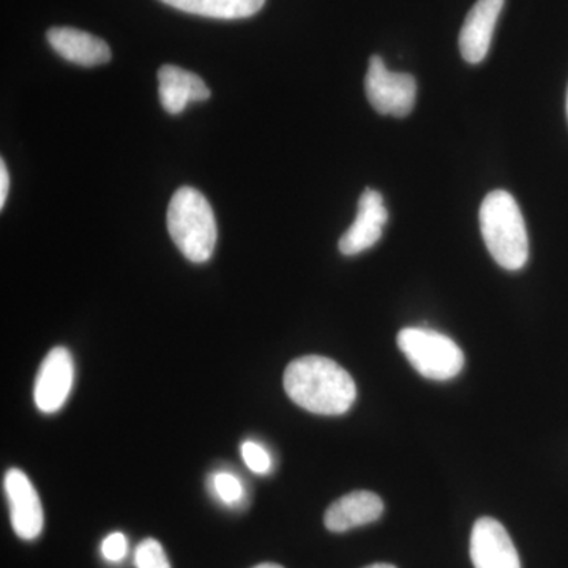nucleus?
Wrapping results in <instances>:
<instances>
[{
  "instance_id": "14",
  "label": "nucleus",
  "mask_w": 568,
  "mask_h": 568,
  "mask_svg": "<svg viewBox=\"0 0 568 568\" xmlns=\"http://www.w3.org/2000/svg\"><path fill=\"white\" fill-rule=\"evenodd\" d=\"M162 2L197 17L242 20L261 11L265 0H162Z\"/></svg>"
},
{
  "instance_id": "4",
  "label": "nucleus",
  "mask_w": 568,
  "mask_h": 568,
  "mask_svg": "<svg viewBox=\"0 0 568 568\" xmlns=\"http://www.w3.org/2000/svg\"><path fill=\"white\" fill-rule=\"evenodd\" d=\"M398 347L426 379H454L465 368L462 347L450 336L432 328H403L398 334Z\"/></svg>"
},
{
  "instance_id": "11",
  "label": "nucleus",
  "mask_w": 568,
  "mask_h": 568,
  "mask_svg": "<svg viewBox=\"0 0 568 568\" xmlns=\"http://www.w3.org/2000/svg\"><path fill=\"white\" fill-rule=\"evenodd\" d=\"M384 514V503L376 493L354 491L339 497L325 511L324 525L331 532H346V530L372 525Z\"/></svg>"
},
{
  "instance_id": "8",
  "label": "nucleus",
  "mask_w": 568,
  "mask_h": 568,
  "mask_svg": "<svg viewBox=\"0 0 568 568\" xmlns=\"http://www.w3.org/2000/svg\"><path fill=\"white\" fill-rule=\"evenodd\" d=\"M469 551L474 568H521L514 541L495 518L477 519L470 534Z\"/></svg>"
},
{
  "instance_id": "3",
  "label": "nucleus",
  "mask_w": 568,
  "mask_h": 568,
  "mask_svg": "<svg viewBox=\"0 0 568 568\" xmlns=\"http://www.w3.org/2000/svg\"><path fill=\"white\" fill-rule=\"evenodd\" d=\"M168 231L186 260L203 264L211 260L219 230L215 215L203 193L182 186L168 207Z\"/></svg>"
},
{
  "instance_id": "19",
  "label": "nucleus",
  "mask_w": 568,
  "mask_h": 568,
  "mask_svg": "<svg viewBox=\"0 0 568 568\" xmlns=\"http://www.w3.org/2000/svg\"><path fill=\"white\" fill-rule=\"evenodd\" d=\"M10 178L7 171L6 162H0V207H6L7 196H9Z\"/></svg>"
},
{
  "instance_id": "22",
  "label": "nucleus",
  "mask_w": 568,
  "mask_h": 568,
  "mask_svg": "<svg viewBox=\"0 0 568 568\" xmlns=\"http://www.w3.org/2000/svg\"><path fill=\"white\" fill-rule=\"evenodd\" d=\"M567 111H568V100H567Z\"/></svg>"
},
{
  "instance_id": "15",
  "label": "nucleus",
  "mask_w": 568,
  "mask_h": 568,
  "mask_svg": "<svg viewBox=\"0 0 568 568\" xmlns=\"http://www.w3.org/2000/svg\"><path fill=\"white\" fill-rule=\"evenodd\" d=\"M134 566L136 568H171L166 552L155 538H145L134 551Z\"/></svg>"
},
{
  "instance_id": "17",
  "label": "nucleus",
  "mask_w": 568,
  "mask_h": 568,
  "mask_svg": "<svg viewBox=\"0 0 568 568\" xmlns=\"http://www.w3.org/2000/svg\"><path fill=\"white\" fill-rule=\"evenodd\" d=\"M242 458L254 474H267L272 469L271 455L263 446L253 440L242 444Z\"/></svg>"
},
{
  "instance_id": "13",
  "label": "nucleus",
  "mask_w": 568,
  "mask_h": 568,
  "mask_svg": "<svg viewBox=\"0 0 568 568\" xmlns=\"http://www.w3.org/2000/svg\"><path fill=\"white\" fill-rule=\"evenodd\" d=\"M48 43L61 58L81 67L103 65L111 61L106 41L73 28H52L47 33Z\"/></svg>"
},
{
  "instance_id": "9",
  "label": "nucleus",
  "mask_w": 568,
  "mask_h": 568,
  "mask_svg": "<svg viewBox=\"0 0 568 568\" xmlns=\"http://www.w3.org/2000/svg\"><path fill=\"white\" fill-rule=\"evenodd\" d=\"M7 499H9L11 526L22 540H33L43 530V507L36 488L28 476L20 469H10L6 480Z\"/></svg>"
},
{
  "instance_id": "18",
  "label": "nucleus",
  "mask_w": 568,
  "mask_h": 568,
  "mask_svg": "<svg viewBox=\"0 0 568 568\" xmlns=\"http://www.w3.org/2000/svg\"><path fill=\"white\" fill-rule=\"evenodd\" d=\"M126 548L129 545H126V538L122 532H112L111 536L104 538L102 544L104 559L110 562H119L125 558Z\"/></svg>"
},
{
  "instance_id": "6",
  "label": "nucleus",
  "mask_w": 568,
  "mask_h": 568,
  "mask_svg": "<svg viewBox=\"0 0 568 568\" xmlns=\"http://www.w3.org/2000/svg\"><path fill=\"white\" fill-rule=\"evenodd\" d=\"M388 222V212L383 194L366 189L358 200L357 216L339 239L338 248L345 256H355L375 246L383 237Z\"/></svg>"
},
{
  "instance_id": "16",
  "label": "nucleus",
  "mask_w": 568,
  "mask_h": 568,
  "mask_svg": "<svg viewBox=\"0 0 568 568\" xmlns=\"http://www.w3.org/2000/svg\"><path fill=\"white\" fill-rule=\"evenodd\" d=\"M213 489L220 500H223L227 506L237 504L244 496V487H242L239 478L230 473H219L213 476Z\"/></svg>"
},
{
  "instance_id": "20",
  "label": "nucleus",
  "mask_w": 568,
  "mask_h": 568,
  "mask_svg": "<svg viewBox=\"0 0 568 568\" xmlns=\"http://www.w3.org/2000/svg\"><path fill=\"white\" fill-rule=\"evenodd\" d=\"M365 568H396V567L392 566V564L379 562V564H373V566H368Z\"/></svg>"
},
{
  "instance_id": "2",
  "label": "nucleus",
  "mask_w": 568,
  "mask_h": 568,
  "mask_svg": "<svg viewBox=\"0 0 568 568\" xmlns=\"http://www.w3.org/2000/svg\"><path fill=\"white\" fill-rule=\"evenodd\" d=\"M480 231L489 254L506 271H519L529 260V237L521 209L504 190H496L480 205Z\"/></svg>"
},
{
  "instance_id": "5",
  "label": "nucleus",
  "mask_w": 568,
  "mask_h": 568,
  "mask_svg": "<svg viewBox=\"0 0 568 568\" xmlns=\"http://www.w3.org/2000/svg\"><path fill=\"white\" fill-rule=\"evenodd\" d=\"M365 92L379 114L406 118L416 104L417 82L410 74L388 70L379 55H373L366 71Z\"/></svg>"
},
{
  "instance_id": "7",
  "label": "nucleus",
  "mask_w": 568,
  "mask_h": 568,
  "mask_svg": "<svg viewBox=\"0 0 568 568\" xmlns=\"http://www.w3.org/2000/svg\"><path fill=\"white\" fill-rule=\"evenodd\" d=\"M73 358L65 347H54L44 357L37 375L33 398L41 413L54 414L69 398L73 387Z\"/></svg>"
},
{
  "instance_id": "12",
  "label": "nucleus",
  "mask_w": 568,
  "mask_h": 568,
  "mask_svg": "<svg viewBox=\"0 0 568 568\" xmlns=\"http://www.w3.org/2000/svg\"><path fill=\"white\" fill-rule=\"evenodd\" d=\"M159 97L164 111L181 114L189 103L211 99V91L192 71L175 65H163L159 70Z\"/></svg>"
},
{
  "instance_id": "10",
  "label": "nucleus",
  "mask_w": 568,
  "mask_h": 568,
  "mask_svg": "<svg viewBox=\"0 0 568 568\" xmlns=\"http://www.w3.org/2000/svg\"><path fill=\"white\" fill-rule=\"evenodd\" d=\"M506 0H477L459 32V51L467 63H480L491 47L497 20Z\"/></svg>"
},
{
  "instance_id": "21",
  "label": "nucleus",
  "mask_w": 568,
  "mask_h": 568,
  "mask_svg": "<svg viewBox=\"0 0 568 568\" xmlns=\"http://www.w3.org/2000/svg\"><path fill=\"white\" fill-rule=\"evenodd\" d=\"M253 568H284V567L278 566V564L265 562V564H260V566H256Z\"/></svg>"
},
{
  "instance_id": "1",
  "label": "nucleus",
  "mask_w": 568,
  "mask_h": 568,
  "mask_svg": "<svg viewBox=\"0 0 568 568\" xmlns=\"http://www.w3.org/2000/svg\"><path fill=\"white\" fill-rule=\"evenodd\" d=\"M284 390L295 405L317 416H342L353 407L357 387L353 376L332 358L305 355L287 365Z\"/></svg>"
}]
</instances>
